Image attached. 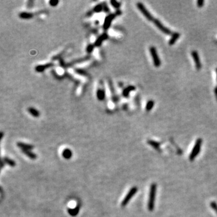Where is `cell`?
I'll return each mask as SVG.
<instances>
[{"label":"cell","instance_id":"e0dca14e","mask_svg":"<svg viewBox=\"0 0 217 217\" xmlns=\"http://www.w3.org/2000/svg\"><path fill=\"white\" fill-rule=\"evenodd\" d=\"M155 104L154 101L153 100H149L146 104V110L147 111H150L153 108V106Z\"/></svg>","mask_w":217,"mask_h":217},{"label":"cell","instance_id":"9c48e42d","mask_svg":"<svg viewBox=\"0 0 217 217\" xmlns=\"http://www.w3.org/2000/svg\"><path fill=\"white\" fill-rule=\"evenodd\" d=\"M180 33L177 32H175L173 34H172L171 39H170L169 42H168V43H169L170 45H173L176 43V42L177 41L178 38H180Z\"/></svg>","mask_w":217,"mask_h":217},{"label":"cell","instance_id":"3957f363","mask_svg":"<svg viewBox=\"0 0 217 217\" xmlns=\"http://www.w3.org/2000/svg\"><path fill=\"white\" fill-rule=\"evenodd\" d=\"M137 7L138 8V9L139 10V11L142 13L143 15L147 19L148 21H154V18H153V16H152L151 13L144 6L142 3H137Z\"/></svg>","mask_w":217,"mask_h":217},{"label":"cell","instance_id":"277c9868","mask_svg":"<svg viewBox=\"0 0 217 217\" xmlns=\"http://www.w3.org/2000/svg\"><path fill=\"white\" fill-rule=\"evenodd\" d=\"M150 52L151 54L152 59H153V64L156 67H159L161 65V61L158 56L156 48L154 46H151L150 48Z\"/></svg>","mask_w":217,"mask_h":217},{"label":"cell","instance_id":"2e32d148","mask_svg":"<svg viewBox=\"0 0 217 217\" xmlns=\"http://www.w3.org/2000/svg\"><path fill=\"white\" fill-rule=\"evenodd\" d=\"M135 88L134 86H128L127 88H126V89H124V92H123V95H124V96L126 97H128V94H129L130 92L131 91H133V90H135Z\"/></svg>","mask_w":217,"mask_h":217},{"label":"cell","instance_id":"4316f807","mask_svg":"<svg viewBox=\"0 0 217 217\" xmlns=\"http://www.w3.org/2000/svg\"><path fill=\"white\" fill-rule=\"evenodd\" d=\"M216 76H217V68L216 69Z\"/></svg>","mask_w":217,"mask_h":217},{"label":"cell","instance_id":"6da1fadb","mask_svg":"<svg viewBox=\"0 0 217 217\" xmlns=\"http://www.w3.org/2000/svg\"><path fill=\"white\" fill-rule=\"evenodd\" d=\"M157 191V185L156 183H153L150 187L149 194V198L148 201V209L150 211H152L154 208L155 199Z\"/></svg>","mask_w":217,"mask_h":217},{"label":"cell","instance_id":"603a6c76","mask_svg":"<svg viewBox=\"0 0 217 217\" xmlns=\"http://www.w3.org/2000/svg\"><path fill=\"white\" fill-rule=\"evenodd\" d=\"M111 3H112V6L113 7H115V8H118L120 6V4H119V3H118L117 1H112Z\"/></svg>","mask_w":217,"mask_h":217},{"label":"cell","instance_id":"ba28073f","mask_svg":"<svg viewBox=\"0 0 217 217\" xmlns=\"http://www.w3.org/2000/svg\"><path fill=\"white\" fill-rule=\"evenodd\" d=\"M17 146L18 147L21 148L22 150H33L34 148V146H33L31 144H28L24 142H17Z\"/></svg>","mask_w":217,"mask_h":217},{"label":"cell","instance_id":"9a60e30c","mask_svg":"<svg viewBox=\"0 0 217 217\" xmlns=\"http://www.w3.org/2000/svg\"><path fill=\"white\" fill-rule=\"evenodd\" d=\"M62 156L65 159H69L72 156V152L69 149H65L63 151Z\"/></svg>","mask_w":217,"mask_h":217},{"label":"cell","instance_id":"7c38bea8","mask_svg":"<svg viewBox=\"0 0 217 217\" xmlns=\"http://www.w3.org/2000/svg\"><path fill=\"white\" fill-rule=\"evenodd\" d=\"M148 143L150 145L151 147H153V148H155L157 151H161V148H160V143L158 142L152 141V140H148Z\"/></svg>","mask_w":217,"mask_h":217},{"label":"cell","instance_id":"5b68a950","mask_svg":"<svg viewBox=\"0 0 217 217\" xmlns=\"http://www.w3.org/2000/svg\"><path fill=\"white\" fill-rule=\"evenodd\" d=\"M137 191H138V188L136 186H133V188H131V189L128 191L127 194L126 195V196L125 197L124 199L122 201L121 203V206L124 207L126 206L127 204L129 203L130 200L132 198V197L134 195L136 194Z\"/></svg>","mask_w":217,"mask_h":217},{"label":"cell","instance_id":"7402d4cb","mask_svg":"<svg viewBox=\"0 0 217 217\" xmlns=\"http://www.w3.org/2000/svg\"><path fill=\"white\" fill-rule=\"evenodd\" d=\"M204 0H198V1H197V6L198 7H202L204 6Z\"/></svg>","mask_w":217,"mask_h":217},{"label":"cell","instance_id":"ac0fdd59","mask_svg":"<svg viewBox=\"0 0 217 217\" xmlns=\"http://www.w3.org/2000/svg\"><path fill=\"white\" fill-rule=\"evenodd\" d=\"M113 17H114V16H113V15H111V16H108V17L106 18V21H105V22H104V28H107L108 26H109V25H110V24H111L112 20L113 19Z\"/></svg>","mask_w":217,"mask_h":217},{"label":"cell","instance_id":"52a82bcc","mask_svg":"<svg viewBox=\"0 0 217 217\" xmlns=\"http://www.w3.org/2000/svg\"><path fill=\"white\" fill-rule=\"evenodd\" d=\"M191 56L192 57L194 61L195 62V65L196 69L197 70H200L201 68V61H200V56L198 54V53L195 50L192 51L191 52Z\"/></svg>","mask_w":217,"mask_h":217},{"label":"cell","instance_id":"d6986e66","mask_svg":"<svg viewBox=\"0 0 217 217\" xmlns=\"http://www.w3.org/2000/svg\"><path fill=\"white\" fill-rule=\"evenodd\" d=\"M104 95H105L104 92V91H103V90L99 89L97 91V98L100 100H102L104 99Z\"/></svg>","mask_w":217,"mask_h":217},{"label":"cell","instance_id":"4fadbf2b","mask_svg":"<svg viewBox=\"0 0 217 217\" xmlns=\"http://www.w3.org/2000/svg\"><path fill=\"white\" fill-rule=\"evenodd\" d=\"M28 112L30 113L33 116H34V117L35 118H38L39 116L40 115L39 112L38 111V110H36L35 108L29 107L28 108Z\"/></svg>","mask_w":217,"mask_h":217},{"label":"cell","instance_id":"ffe728a7","mask_svg":"<svg viewBox=\"0 0 217 217\" xmlns=\"http://www.w3.org/2000/svg\"><path fill=\"white\" fill-rule=\"evenodd\" d=\"M50 65H42V66H38L36 68V70L38 72H41L43 71V70H45L46 68L49 67Z\"/></svg>","mask_w":217,"mask_h":217},{"label":"cell","instance_id":"484cf974","mask_svg":"<svg viewBox=\"0 0 217 217\" xmlns=\"http://www.w3.org/2000/svg\"><path fill=\"white\" fill-rule=\"evenodd\" d=\"M215 95H216V97L217 98V87L215 89Z\"/></svg>","mask_w":217,"mask_h":217},{"label":"cell","instance_id":"8992f818","mask_svg":"<svg viewBox=\"0 0 217 217\" xmlns=\"http://www.w3.org/2000/svg\"><path fill=\"white\" fill-rule=\"evenodd\" d=\"M153 22H154L155 26H156L157 27H158L159 29L162 31V32L165 33V34L170 35L172 34L171 31L170 30L169 28L166 27L165 26H163V24L159 21V20H158V19H155L154 18V21H153Z\"/></svg>","mask_w":217,"mask_h":217},{"label":"cell","instance_id":"44dd1931","mask_svg":"<svg viewBox=\"0 0 217 217\" xmlns=\"http://www.w3.org/2000/svg\"><path fill=\"white\" fill-rule=\"evenodd\" d=\"M211 207L215 211V212L217 213V204L215 201L211 202Z\"/></svg>","mask_w":217,"mask_h":217},{"label":"cell","instance_id":"30bf717a","mask_svg":"<svg viewBox=\"0 0 217 217\" xmlns=\"http://www.w3.org/2000/svg\"><path fill=\"white\" fill-rule=\"evenodd\" d=\"M22 150V152L25 155H26V156L28 157V158H30L31 159L34 160L37 158V155L35 154V153H33V152L31 151V150Z\"/></svg>","mask_w":217,"mask_h":217},{"label":"cell","instance_id":"8fae6325","mask_svg":"<svg viewBox=\"0 0 217 217\" xmlns=\"http://www.w3.org/2000/svg\"><path fill=\"white\" fill-rule=\"evenodd\" d=\"M2 160L6 164L9 165L11 167L16 166V162L11 159H10L9 158H7V157H4V158H2Z\"/></svg>","mask_w":217,"mask_h":217},{"label":"cell","instance_id":"d4e9b609","mask_svg":"<svg viewBox=\"0 0 217 217\" xmlns=\"http://www.w3.org/2000/svg\"><path fill=\"white\" fill-rule=\"evenodd\" d=\"M59 1H50V4L51 6H57V4H59Z\"/></svg>","mask_w":217,"mask_h":217},{"label":"cell","instance_id":"7a4b0ae2","mask_svg":"<svg viewBox=\"0 0 217 217\" xmlns=\"http://www.w3.org/2000/svg\"><path fill=\"white\" fill-rule=\"evenodd\" d=\"M202 144V139L201 138H198L197 139L195 142L194 147L192 150L191 154L189 156V160L191 161H193L194 159L197 156V155L199 154L200 150H201V147Z\"/></svg>","mask_w":217,"mask_h":217},{"label":"cell","instance_id":"5bb4252c","mask_svg":"<svg viewBox=\"0 0 217 217\" xmlns=\"http://www.w3.org/2000/svg\"><path fill=\"white\" fill-rule=\"evenodd\" d=\"M19 17L22 19H30L33 17V15L30 13L22 12L19 14Z\"/></svg>","mask_w":217,"mask_h":217},{"label":"cell","instance_id":"cb8c5ba5","mask_svg":"<svg viewBox=\"0 0 217 217\" xmlns=\"http://www.w3.org/2000/svg\"><path fill=\"white\" fill-rule=\"evenodd\" d=\"M94 10L97 11V12H99V11L102 10V7H101V5H98V6H96L95 7Z\"/></svg>","mask_w":217,"mask_h":217}]
</instances>
